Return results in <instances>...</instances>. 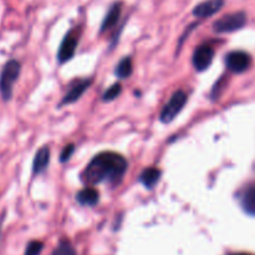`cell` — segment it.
Wrapping results in <instances>:
<instances>
[{
	"mask_svg": "<svg viewBox=\"0 0 255 255\" xmlns=\"http://www.w3.org/2000/svg\"><path fill=\"white\" fill-rule=\"evenodd\" d=\"M161 171L156 167H149V168H146L141 173V176L138 177V181L146 187L147 189H152L161 179Z\"/></svg>",
	"mask_w": 255,
	"mask_h": 255,
	"instance_id": "obj_12",
	"label": "cell"
},
{
	"mask_svg": "<svg viewBox=\"0 0 255 255\" xmlns=\"http://www.w3.org/2000/svg\"><path fill=\"white\" fill-rule=\"evenodd\" d=\"M252 64L251 55L246 51H232L226 56V65L229 71L241 74L247 71Z\"/></svg>",
	"mask_w": 255,
	"mask_h": 255,
	"instance_id": "obj_5",
	"label": "cell"
},
{
	"mask_svg": "<svg viewBox=\"0 0 255 255\" xmlns=\"http://www.w3.org/2000/svg\"><path fill=\"white\" fill-rule=\"evenodd\" d=\"M42 248H44V244L39 241H32L27 244L26 251H25L24 255H40Z\"/></svg>",
	"mask_w": 255,
	"mask_h": 255,
	"instance_id": "obj_18",
	"label": "cell"
},
{
	"mask_svg": "<svg viewBox=\"0 0 255 255\" xmlns=\"http://www.w3.org/2000/svg\"><path fill=\"white\" fill-rule=\"evenodd\" d=\"M90 85H91V80H81V81L76 82V84H75L69 91H67V94L65 95L61 104H60V106H64V105H70L76 102L77 100L85 94V91L89 89Z\"/></svg>",
	"mask_w": 255,
	"mask_h": 255,
	"instance_id": "obj_9",
	"label": "cell"
},
{
	"mask_svg": "<svg viewBox=\"0 0 255 255\" xmlns=\"http://www.w3.org/2000/svg\"><path fill=\"white\" fill-rule=\"evenodd\" d=\"M121 12H122L121 2H115V4H112L111 7L109 9V11H107L106 16H105L104 21H102L100 32H105L107 31V30L112 29V27L119 22L120 16H121Z\"/></svg>",
	"mask_w": 255,
	"mask_h": 255,
	"instance_id": "obj_10",
	"label": "cell"
},
{
	"mask_svg": "<svg viewBox=\"0 0 255 255\" xmlns=\"http://www.w3.org/2000/svg\"><path fill=\"white\" fill-rule=\"evenodd\" d=\"M187 104V94L182 90L174 92L172 95V97L169 99V101L167 102L166 106L163 107V110L161 111L159 115V120H161L163 124H169V122L173 121L177 117V115L181 114V111L183 110V107Z\"/></svg>",
	"mask_w": 255,
	"mask_h": 255,
	"instance_id": "obj_4",
	"label": "cell"
},
{
	"mask_svg": "<svg viewBox=\"0 0 255 255\" xmlns=\"http://www.w3.org/2000/svg\"><path fill=\"white\" fill-rule=\"evenodd\" d=\"M214 57V50L213 47L209 46V45L203 44L201 46L197 47L194 50L193 57H192V62H193V66L197 71L202 72L206 71L209 66H211L212 61H213Z\"/></svg>",
	"mask_w": 255,
	"mask_h": 255,
	"instance_id": "obj_6",
	"label": "cell"
},
{
	"mask_svg": "<svg viewBox=\"0 0 255 255\" xmlns=\"http://www.w3.org/2000/svg\"><path fill=\"white\" fill-rule=\"evenodd\" d=\"M121 91H122L121 84H115L106 90V92L104 94V97H102V99H104L105 102L114 101L116 97H119V95L121 94Z\"/></svg>",
	"mask_w": 255,
	"mask_h": 255,
	"instance_id": "obj_17",
	"label": "cell"
},
{
	"mask_svg": "<svg viewBox=\"0 0 255 255\" xmlns=\"http://www.w3.org/2000/svg\"><path fill=\"white\" fill-rule=\"evenodd\" d=\"M21 71V65L16 60H10L0 72V94L4 101H9L12 97V87L17 81Z\"/></svg>",
	"mask_w": 255,
	"mask_h": 255,
	"instance_id": "obj_2",
	"label": "cell"
},
{
	"mask_svg": "<svg viewBox=\"0 0 255 255\" xmlns=\"http://www.w3.org/2000/svg\"><path fill=\"white\" fill-rule=\"evenodd\" d=\"M232 255H252V254H247V253H237V254H232Z\"/></svg>",
	"mask_w": 255,
	"mask_h": 255,
	"instance_id": "obj_20",
	"label": "cell"
},
{
	"mask_svg": "<svg viewBox=\"0 0 255 255\" xmlns=\"http://www.w3.org/2000/svg\"><path fill=\"white\" fill-rule=\"evenodd\" d=\"M243 207L248 213L255 214V187H251L243 196Z\"/></svg>",
	"mask_w": 255,
	"mask_h": 255,
	"instance_id": "obj_15",
	"label": "cell"
},
{
	"mask_svg": "<svg viewBox=\"0 0 255 255\" xmlns=\"http://www.w3.org/2000/svg\"><path fill=\"white\" fill-rule=\"evenodd\" d=\"M127 161L116 152H101L94 157L82 172L81 179L87 186L109 182L112 186L121 183L127 171Z\"/></svg>",
	"mask_w": 255,
	"mask_h": 255,
	"instance_id": "obj_1",
	"label": "cell"
},
{
	"mask_svg": "<svg viewBox=\"0 0 255 255\" xmlns=\"http://www.w3.org/2000/svg\"><path fill=\"white\" fill-rule=\"evenodd\" d=\"M52 255H76V252L69 241H61Z\"/></svg>",
	"mask_w": 255,
	"mask_h": 255,
	"instance_id": "obj_16",
	"label": "cell"
},
{
	"mask_svg": "<svg viewBox=\"0 0 255 255\" xmlns=\"http://www.w3.org/2000/svg\"><path fill=\"white\" fill-rule=\"evenodd\" d=\"M132 71H133V64H132L131 57L126 56L119 62V65L116 66V76L119 79H128L132 75Z\"/></svg>",
	"mask_w": 255,
	"mask_h": 255,
	"instance_id": "obj_14",
	"label": "cell"
},
{
	"mask_svg": "<svg viewBox=\"0 0 255 255\" xmlns=\"http://www.w3.org/2000/svg\"><path fill=\"white\" fill-rule=\"evenodd\" d=\"M99 192L95 188L91 187H86V188L81 189V191L77 193L76 199L81 206H87V207H94L99 203Z\"/></svg>",
	"mask_w": 255,
	"mask_h": 255,
	"instance_id": "obj_13",
	"label": "cell"
},
{
	"mask_svg": "<svg viewBox=\"0 0 255 255\" xmlns=\"http://www.w3.org/2000/svg\"><path fill=\"white\" fill-rule=\"evenodd\" d=\"M50 163V149L49 147H41L39 151L36 152L34 157V162H32V173L40 174L47 168Z\"/></svg>",
	"mask_w": 255,
	"mask_h": 255,
	"instance_id": "obj_11",
	"label": "cell"
},
{
	"mask_svg": "<svg viewBox=\"0 0 255 255\" xmlns=\"http://www.w3.org/2000/svg\"><path fill=\"white\" fill-rule=\"evenodd\" d=\"M224 6V0H206V1L199 2L193 9V15L197 17H209L212 15L217 14L222 7Z\"/></svg>",
	"mask_w": 255,
	"mask_h": 255,
	"instance_id": "obj_8",
	"label": "cell"
},
{
	"mask_svg": "<svg viewBox=\"0 0 255 255\" xmlns=\"http://www.w3.org/2000/svg\"><path fill=\"white\" fill-rule=\"evenodd\" d=\"M77 36L74 32H67L66 36L62 40L61 45H60L59 52H57V61L60 64H65V62L70 61V60L74 57L75 51H76L77 47Z\"/></svg>",
	"mask_w": 255,
	"mask_h": 255,
	"instance_id": "obj_7",
	"label": "cell"
},
{
	"mask_svg": "<svg viewBox=\"0 0 255 255\" xmlns=\"http://www.w3.org/2000/svg\"><path fill=\"white\" fill-rule=\"evenodd\" d=\"M74 152H75V144L70 143V144H67V146H65V148L62 149L61 154H60V161H61L62 163L67 162L70 158H71V156L74 154Z\"/></svg>",
	"mask_w": 255,
	"mask_h": 255,
	"instance_id": "obj_19",
	"label": "cell"
},
{
	"mask_svg": "<svg viewBox=\"0 0 255 255\" xmlns=\"http://www.w3.org/2000/svg\"><path fill=\"white\" fill-rule=\"evenodd\" d=\"M247 15L244 11L232 12V14L224 15L221 19L213 22V30L217 34H226V32H233L241 30L246 26Z\"/></svg>",
	"mask_w": 255,
	"mask_h": 255,
	"instance_id": "obj_3",
	"label": "cell"
}]
</instances>
